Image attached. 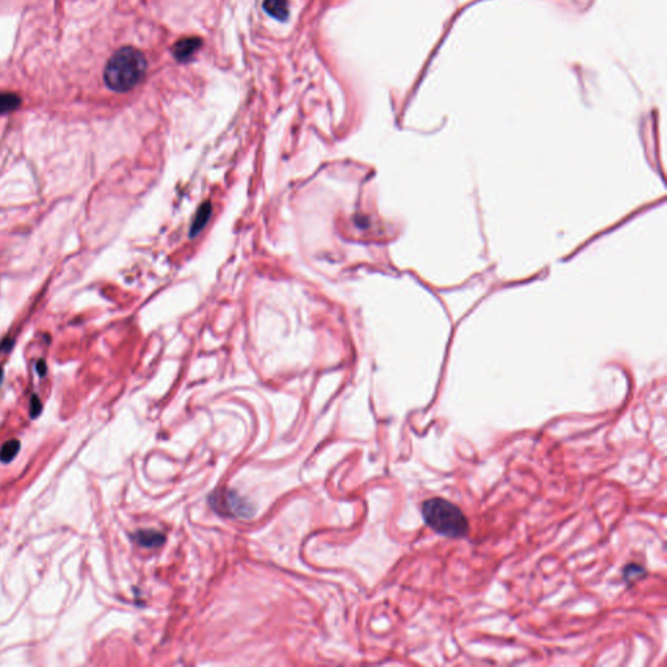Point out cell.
<instances>
[{"mask_svg": "<svg viewBox=\"0 0 667 667\" xmlns=\"http://www.w3.org/2000/svg\"><path fill=\"white\" fill-rule=\"evenodd\" d=\"M146 68L144 53L133 47H123L111 56L106 66V85L114 92H130L144 79Z\"/></svg>", "mask_w": 667, "mask_h": 667, "instance_id": "cell-1", "label": "cell"}, {"mask_svg": "<svg viewBox=\"0 0 667 667\" xmlns=\"http://www.w3.org/2000/svg\"><path fill=\"white\" fill-rule=\"evenodd\" d=\"M422 516L425 523L438 535L451 538L467 536L470 524L457 505L445 498H432L424 502Z\"/></svg>", "mask_w": 667, "mask_h": 667, "instance_id": "cell-2", "label": "cell"}, {"mask_svg": "<svg viewBox=\"0 0 667 667\" xmlns=\"http://www.w3.org/2000/svg\"><path fill=\"white\" fill-rule=\"evenodd\" d=\"M213 503L217 510L227 516L249 518L253 515L252 505L236 492H222L213 497Z\"/></svg>", "mask_w": 667, "mask_h": 667, "instance_id": "cell-3", "label": "cell"}, {"mask_svg": "<svg viewBox=\"0 0 667 667\" xmlns=\"http://www.w3.org/2000/svg\"><path fill=\"white\" fill-rule=\"evenodd\" d=\"M202 47V40L198 37H186L183 40H179L173 49L172 53L179 62H188L193 58V55Z\"/></svg>", "mask_w": 667, "mask_h": 667, "instance_id": "cell-4", "label": "cell"}, {"mask_svg": "<svg viewBox=\"0 0 667 667\" xmlns=\"http://www.w3.org/2000/svg\"><path fill=\"white\" fill-rule=\"evenodd\" d=\"M133 538L138 545L147 549L160 548L166 541V536L154 529H141L133 536Z\"/></svg>", "mask_w": 667, "mask_h": 667, "instance_id": "cell-5", "label": "cell"}, {"mask_svg": "<svg viewBox=\"0 0 667 667\" xmlns=\"http://www.w3.org/2000/svg\"><path fill=\"white\" fill-rule=\"evenodd\" d=\"M263 10L279 21H284L288 17L287 0H265Z\"/></svg>", "mask_w": 667, "mask_h": 667, "instance_id": "cell-6", "label": "cell"}, {"mask_svg": "<svg viewBox=\"0 0 667 667\" xmlns=\"http://www.w3.org/2000/svg\"><path fill=\"white\" fill-rule=\"evenodd\" d=\"M210 214H211V206H210L209 202H206L197 211L196 219L192 223V228H191L189 235H198V232L205 227V224L209 221Z\"/></svg>", "mask_w": 667, "mask_h": 667, "instance_id": "cell-7", "label": "cell"}, {"mask_svg": "<svg viewBox=\"0 0 667 667\" xmlns=\"http://www.w3.org/2000/svg\"><path fill=\"white\" fill-rule=\"evenodd\" d=\"M20 451V442L17 439H11L5 442L0 448V461L1 463H11Z\"/></svg>", "mask_w": 667, "mask_h": 667, "instance_id": "cell-8", "label": "cell"}, {"mask_svg": "<svg viewBox=\"0 0 667 667\" xmlns=\"http://www.w3.org/2000/svg\"><path fill=\"white\" fill-rule=\"evenodd\" d=\"M21 104L20 98L16 94L10 93H1L0 94V114L14 111Z\"/></svg>", "mask_w": 667, "mask_h": 667, "instance_id": "cell-9", "label": "cell"}, {"mask_svg": "<svg viewBox=\"0 0 667 667\" xmlns=\"http://www.w3.org/2000/svg\"><path fill=\"white\" fill-rule=\"evenodd\" d=\"M40 411H42V404H40V399L37 396H34L32 399V403H30V416L33 419H36L40 415Z\"/></svg>", "mask_w": 667, "mask_h": 667, "instance_id": "cell-10", "label": "cell"}, {"mask_svg": "<svg viewBox=\"0 0 667 667\" xmlns=\"http://www.w3.org/2000/svg\"><path fill=\"white\" fill-rule=\"evenodd\" d=\"M0 380H1V370H0Z\"/></svg>", "mask_w": 667, "mask_h": 667, "instance_id": "cell-11", "label": "cell"}]
</instances>
